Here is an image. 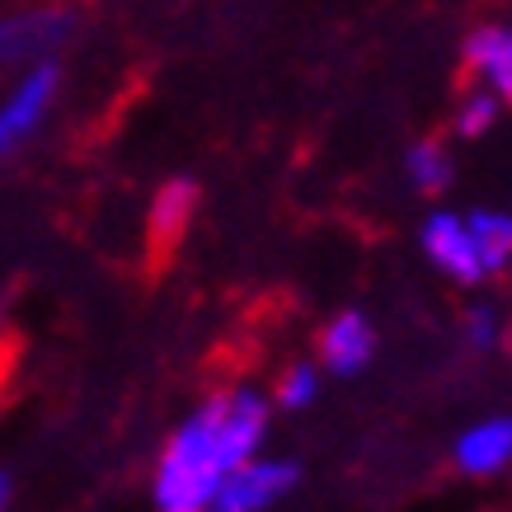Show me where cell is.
Segmentation results:
<instances>
[{
  "label": "cell",
  "instance_id": "6da1fadb",
  "mask_svg": "<svg viewBox=\"0 0 512 512\" xmlns=\"http://www.w3.org/2000/svg\"><path fill=\"white\" fill-rule=\"evenodd\" d=\"M273 400L259 386H221L174 423L151 466V508L207 512L226 475L268 451Z\"/></svg>",
  "mask_w": 512,
  "mask_h": 512
},
{
  "label": "cell",
  "instance_id": "7a4b0ae2",
  "mask_svg": "<svg viewBox=\"0 0 512 512\" xmlns=\"http://www.w3.org/2000/svg\"><path fill=\"white\" fill-rule=\"evenodd\" d=\"M296 489V466L287 456H273V451H259L249 456L240 470L226 475L207 512H278L287 503V494Z\"/></svg>",
  "mask_w": 512,
  "mask_h": 512
},
{
  "label": "cell",
  "instance_id": "3957f363",
  "mask_svg": "<svg viewBox=\"0 0 512 512\" xmlns=\"http://www.w3.org/2000/svg\"><path fill=\"white\" fill-rule=\"evenodd\" d=\"M57 80L62 76L52 62H33L15 90L0 99V160H10L19 146H29L38 137V127L47 123L52 99H57Z\"/></svg>",
  "mask_w": 512,
  "mask_h": 512
},
{
  "label": "cell",
  "instance_id": "277c9868",
  "mask_svg": "<svg viewBox=\"0 0 512 512\" xmlns=\"http://www.w3.org/2000/svg\"><path fill=\"white\" fill-rule=\"evenodd\" d=\"M419 245L428 254V264L451 278L456 287H480L484 268H480V254H475V240H470V226H466V212H433V217L419 226Z\"/></svg>",
  "mask_w": 512,
  "mask_h": 512
},
{
  "label": "cell",
  "instance_id": "5b68a950",
  "mask_svg": "<svg viewBox=\"0 0 512 512\" xmlns=\"http://www.w3.org/2000/svg\"><path fill=\"white\" fill-rule=\"evenodd\" d=\"M451 461L466 480H498L512 470V414H484L451 442Z\"/></svg>",
  "mask_w": 512,
  "mask_h": 512
},
{
  "label": "cell",
  "instance_id": "8992f818",
  "mask_svg": "<svg viewBox=\"0 0 512 512\" xmlns=\"http://www.w3.org/2000/svg\"><path fill=\"white\" fill-rule=\"evenodd\" d=\"M376 357V325L362 311H339L320 329V372L357 376Z\"/></svg>",
  "mask_w": 512,
  "mask_h": 512
},
{
  "label": "cell",
  "instance_id": "52a82bcc",
  "mask_svg": "<svg viewBox=\"0 0 512 512\" xmlns=\"http://www.w3.org/2000/svg\"><path fill=\"white\" fill-rule=\"evenodd\" d=\"M466 71L475 90H489L498 104H512V24H480L470 33Z\"/></svg>",
  "mask_w": 512,
  "mask_h": 512
},
{
  "label": "cell",
  "instance_id": "ba28073f",
  "mask_svg": "<svg viewBox=\"0 0 512 512\" xmlns=\"http://www.w3.org/2000/svg\"><path fill=\"white\" fill-rule=\"evenodd\" d=\"M71 33V15L62 10H29V15L0 19V62H29L43 57Z\"/></svg>",
  "mask_w": 512,
  "mask_h": 512
},
{
  "label": "cell",
  "instance_id": "9c48e42d",
  "mask_svg": "<svg viewBox=\"0 0 512 512\" xmlns=\"http://www.w3.org/2000/svg\"><path fill=\"white\" fill-rule=\"evenodd\" d=\"M193 212H198V188L188 184V179H170V184H160L156 198H151L146 231H151L156 245H174V240L188 231Z\"/></svg>",
  "mask_w": 512,
  "mask_h": 512
},
{
  "label": "cell",
  "instance_id": "30bf717a",
  "mask_svg": "<svg viewBox=\"0 0 512 512\" xmlns=\"http://www.w3.org/2000/svg\"><path fill=\"white\" fill-rule=\"evenodd\" d=\"M470 240H475V254H480L484 278H498L512 268V212H498V207H475L466 212Z\"/></svg>",
  "mask_w": 512,
  "mask_h": 512
},
{
  "label": "cell",
  "instance_id": "8fae6325",
  "mask_svg": "<svg viewBox=\"0 0 512 512\" xmlns=\"http://www.w3.org/2000/svg\"><path fill=\"white\" fill-rule=\"evenodd\" d=\"M404 174H409V184L419 188V193H442L451 184V156L442 141H419V146H409V156H404Z\"/></svg>",
  "mask_w": 512,
  "mask_h": 512
},
{
  "label": "cell",
  "instance_id": "7c38bea8",
  "mask_svg": "<svg viewBox=\"0 0 512 512\" xmlns=\"http://www.w3.org/2000/svg\"><path fill=\"white\" fill-rule=\"evenodd\" d=\"M320 381H325L320 362H287L278 372V381H273V404L296 414V409H306V404L320 400Z\"/></svg>",
  "mask_w": 512,
  "mask_h": 512
},
{
  "label": "cell",
  "instance_id": "4fadbf2b",
  "mask_svg": "<svg viewBox=\"0 0 512 512\" xmlns=\"http://www.w3.org/2000/svg\"><path fill=\"white\" fill-rule=\"evenodd\" d=\"M503 311H498L494 301H475L466 311V320H461V339H466V348H475V353H494L498 343H503Z\"/></svg>",
  "mask_w": 512,
  "mask_h": 512
},
{
  "label": "cell",
  "instance_id": "5bb4252c",
  "mask_svg": "<svg viewBox=\"0 0 512 512\" xmlns=\"http://www.w3.org/2000/svg\"><path fill=\"white\" fill-rule=\"evenodd\" d=\"M498 113H503V104H498L489 90H470L461 104H456V132L461 137H484L489 127L498 123Z\"/></svg>",
  "mask_w": 512,
  "mask_h": 512
},
{
  "label": "cell",
  "instance_id": "9a60e30c",
  "mask_svg": "<svg viewBox=\"0 0 512 512\" xmlns=\"http://www.w3.org/2000/svg\"><path fill=\"white\" fill-rule=\"evenodd\" d=\"M10 503H15V480H10V470L0 466V512L10 508Z\"/></svg>",
  "mask_w": 512,
  "mask_h": 512
},
{
  "label": "cell",
  "instance_id": "2e32d148",
  "mask_svg": "<svg viewBox=\"0 0 512 512\" xmlns=\"http://www.w3.org/2000/svg\"><path fill=\"white\" fill-rule=\"evenodd\" d=\"M0 334H5V315H0Z\"/></svg>",
  "mask_w": 512,
  "mask_h": 512
}]
</instances>
